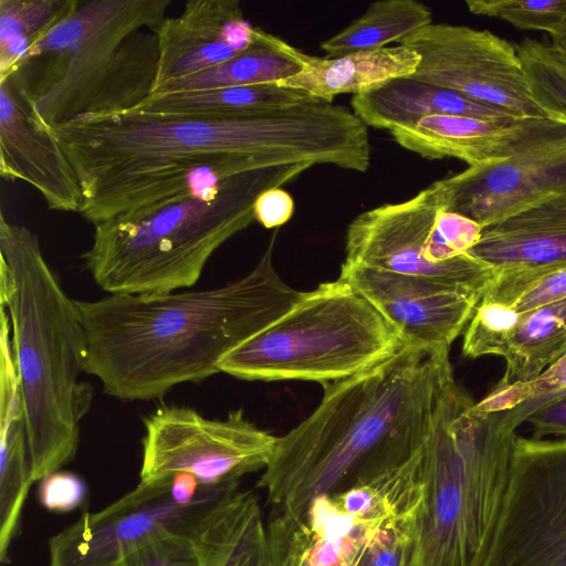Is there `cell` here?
Listing matches in <instances>:
<instances>
[{
	"instance_id": "9c48e42d",
	"label": "cell",
	"mask_w": 566,
	"mask_h": 566,
	"mask_svg": "<svg viewBox=\"0 0 566 566\" xmlns=\"http://www.w3.org/2000/svg\"><path fill=\"white\" fill-rule=\"evenodd\" d=\"M474 220L448 211L433 182L412 198L352 220L345 262L422 276L483 296L495 269L469 254L482 235Z\"/></svg>"
},
{
	"instance_id": "83f0119b",
	"label": "cell",
	"mask_w": 566,
	"mask_h": 566,
	"mask_svg": "<svg viewBox=\"0 0 566 566\" xmlns=\"http://www.w3.org/2000/svg\"><path fill=\"white\" fill-rule=\"evenodd\" d=\"M301 70V63L285 50L282 39L256 28L254 42L240 54L167 83L154 94L276 83Z\"/></svg>"
},
{
	"instance_id": "d6986e66",
	"label": "cell",
	"mask_w": 566,
	"mask_h": 566,
	"mask_svg": "<svg viewBox=\"0 0 566 566\" xmlns=\"http://www.w3.org/2000/svg\"><path fill=\"white\" fill-rule=\"evenodd\" d=\"M265 528L272 566H356L380 530L347 514L332 495L314 499L301 515L272 510Z\"/></svg>"
},
{
	"instance_id": "6da1fadb",
	"label": "cell",
	"mask_w": 566,
	"mask_h": 566,
	"mask_svg": "<svg viewBox=\"0 0 566 566\" xmlns=\"http://www.w3.org/2000/svg\"><path fill=\"white\" fill-rule=\"evenodd\" d=\"M53 130L81 184L80 214L93 226L214 199L228 178L251 170L308 164L364 172L371 156L367 126L326 101L230 119L132 109Z\"/></svg>"
},
{
	"instance_id": "30bf717a",
	"label": "cell",
	"mask_w": 566,
	"mask_h": 566,
	"mask_svg": "<svg viewBox=\"0 0 566 566\" xmlns=\"http://www.w3.org/2000/svg\"><path fill=\"white\" fill-rule=\"evenodd\" d=\"M171 476L140 482L97 512L83 514L49 541V566H120L138 547L159 536L196 537L239 486H203L189 505L170 491Z\"/></svg>"
},
{
	"instance_id": "8fae6325",
	"label": "cell",
	"mask_w": 566,
	"mask_h": 566,
	"mask_svg": "<svg viewBox=\"0 0 566 566\" xmlns=\"http://www.w3.org/2000/svg\"><path fill=\"white\" fill-rule=\"evenodd\" d=\"M144 424L140 482L186 472L201 486H238L266 468L277 440L241 409L212 419L190 407L161 406Z\"/></svg>"
},
{
	"instance_id": "7402d4cb",
	"label": "cell",
	"mask_w": 566,
	"mask_h": 566,
	"mask_svg": "<svg viewBox=\"0 0 566 566\" xmlns=\"http://www.w3.org/2000/svg\"><path fill=\"white\" fill-rule=\"evenodd\" d=\"M469 254L495 271L566 263V193L484 228Z\"/></svg>"
},
{
	"instance_id": "603a6c76",
	"label": "cell",
	"mask_w": 566,
	"mask_h": 566,
	"mask_svg": "<svg viewBox=\"0 0 566 566\" xmlns=\"http://www.w3.org/2000/svg\"><path fill=\"white\" fill-rule=\"evenodd\" d=\"M350 105L366 126L388 132L434 115L497 122L521 119L500 107L411 76L398 77L373 92L353 95Z\"/></svg>"
},
{
	"instance_id": "1f68e13d",
	"label": "cell",
	"mask_w": 566,
	"mask_h": 566,
	"mask_svg": "<svg viewBox=\"0 0 566 566\" xmlns=\"http://www.w3.org/2000/svg\"><path fill=\"white\" fill-rule=\"evenodd\" d=\"M515 46L534 102L547 119L566 125V54L531 38Z\"/></svg>"
},
{
	"instance_id": "b9f144b4",
	"label": "cell",
	"mask_w": 566,
	"mask_h": 566,
	"mask_svg": "<svg viewBox=\"0 0 566 566\" xmlns=\"http://www.w3.org/2000/svg\"><path fill=\"white\" fill-rule=\"evenodd\" d=\"M565 353H566V347H565ZM565 353H564V354H565Z\"/></svg>"
},
{
	"instance_id": "836d02e7",
	"label": "cell",
	"mask_w": 566,
	"mask_h": 566,
	"mask_svg": "<svg viewBox=\"0 0 566 566\" xmlns=\"http://www.w3.org/2000/svg\"><path fill=\"white\" fill-rule=\"evenodd\" d=\"M564 390H566V353L531 380L509 386L496 385L480 402H475V406L484 412L506 411L523 402Z\"/></svg>"
},
{
	"instance_id": "4dcf8cb0",
	"label": "cell",
	"mask_w": 566,
	"mask_h": 566,
	"mask_svg": "<svg viewBox=\"0 0 566 566\" xmlns=\"http://www.w3.org/2000/svg\"><path fill=\"white\" fill-rule=\"evenodd\" d=\"M566 298V263L496 271L481 301L528 312Z\"/></svg>"
},
{
	"instance_id": "8d00e7d4",
	"label": "cell",
	"mask_w": 566,
	"mask_h": 566,
	"mask_svg": "<svg viewBox=\"0 0 566 566\" xmlns=\"http://www.w3.org/2000/svg\"><path fill=\"white\" fill-rule=\"evenodd\" d=\"M38 493L46 510L66 513L84 502L87 488L78 475L59 470L40 480Z\"/></svg>"
},
{
	"instance_id": "9a60e30c",
	"label": "cell",
	"mask_w": 566,
	"mask_h": 566,
	"mask_svg": "<svg viewBox=\"0 0 566 566\" xmlns=\"http://www.w3.org/2000/svg\"><path fill=\"white\" fill-rule=\"evenodd\" d=\"M340 281L365 297L407 344L450 349L482 295L431 279L357 263L342 264Z\"/></svg>"
},
{
	"instance_id": "e575fe53",
	"label": "cell",
	"mask_w": 566,
	"mask_h": 566,
	"mask_svg": "<svg viewBox=\"0 0 566 566\" xmlns=\"http://www.w3.org/2000/svg\"><path fill=\"white\" fill-rule=\"evenodd\" d=\"M120 566H201L196 537L168 534L130 553Z\"/></svg>"
},
{
	"instance_id": "d4e9b609",
	"label": "cell",
	"mask_w": 566,
	"mask_h": 566,
	"mask_svg": "<svg viewBox=\"0 0 566 566\" xmlns=\"http://www.w3.org/2000/svg\"><path fill=\"white\" fill-rule=\"evenodd\" d=\"M201 566H272L258 497L237 491L196 536Z\"/></svg>"
},
{
	"instance_id": "ac0fdd59",
	"label": "cell",
	"mask_w": 566,
	"mask_h": 566,
	"mask_svg": "<svg viewBox=\"0 0 566 566\" xmlns=\"http://www.w3.org/2000/svg\"><path fill=\"white\" fill-rule=\"evenodd\" d=\"M255 29L238 0H190L158 27L156 93L167 83L216 66L247 50Z\"/></svg>"
},
{
	"instance_id": "cb8c5ba5",
	"label": "cell",
	"mask_w": 566,
	"mask_h": 566,
	"mask_svg": "<svg viewBox=\"0 0 566 566\" xmlns=\"http://www.w3.org/2000/svg\"><path fill=\"white\" fill-rule=\"evenodd\" d=\"M27 421L11 347L8 313L0 306V500L22 505L33 483Z\"/></svg>"
},
{
	"instance_id": "d590c367",
	"label": "cell",
	"mask_w": 566,
	"mask_h": 566,
	"mask_svg": "<svg viewBox=\"0 0 566 566\" xmlns=\"http://www.w3.org/2000/svg\"><path fill=\"white\" fill-rule=\"evenodd\" d=\"M417 517L382 527L368 542L356 566H403Z\"/></svg>"
},
{
	"instance_id": "5b68a950",
	"label": "cell",
	"mask_w": 566,
	"mask_h": 566,
	"mask_svg": "<svg viewBox=\"0 0 566 566\" xmlns=\"http://www.w3.org/2000/svg\"><path fill=\"white\" fill-rule=\"evenodd\" d=\"M170 4L72 0L3 78L50 128L135 109L155 87L156 31Z\"/></svg>"
},
{
	"instance_id": "3957f363",
	"label": "cell",
	"mask_w": 566,
	"mask_h": 566,
	"mask_svg": "<svg viewBox=\"0 0 566 566\" xmlns=\"http://www.w3.org/2000/svg\"><path fill=\"white\" fill-rule=\"evenodd\" d=\"M452 378L449 349L406 344L369 369L323 384L314 411L276 440L258 482L268 502L301 515L318 496L408 462L424 447Z\"/></svg>"
},
{
	"instance_id": "484cf974",
	"label": "cell",
	"mask_w": 566,
	"mask_h": 566,
	"mask_svg": "<svg viewBox=\"0 0 566 566\" xmlns=\"http://www.w3.org/2000/svg\"><path fill=\"white\" fill-rule=\"evenodd\" d=\"M307 94L263 83L247 86L151 94L137 108L144 112L203 118L230 119L254 115L265 109L308 103Z\"/></svg>"
},
{
	"instance_id": "4fadbf2b",
	"label": "cell",
	"mask_w": 566,
	"mask_h": 566,
	"mask_svg": "<svg viewBox=\"0 0 566 566\" xmlns=\"http://www.w3.org/2000/svg\"><path fill=\"white\" fill-rule=\"evenodd\" d=\"M442 203L478 222L497 224L566 193V125L531 119L510 156L434 181Z\"/></svg>"
},
{
	"instance_id": "ba28073f",
	"label": "cell",
	"mask_w": 566,
	"mask_h": 566,
	"mask_svg": "<svg viewBox=\"0 0 566 566\" xmlns=\"http://www.w3.org/2000/svg\"><path fill=\"white\" fill-rule=\"evenodd\" d=\"M407 343L358 292L337 279L304 292L285 314L228 353L220 371L244 380H342Z\"/></svg>"
},
{
	"instance_id": "7a4b0ae2",
	"label": "cell",
	"mask_w": 566,
	"mask_h": 566,
	"mask_svg": "<svg viewBox=\"0 0 566 566\" xmlns=\"http://www.w3.org/2000/svg\"><path fill=\"white\" fill-rule=\"evenodd\" d=\"M276 234L247 275L218 287L76 300L86 339L84 373L123 401L160 399L178 385L220 373L228 353L304 294L274 269Z\"/></svg>"
},
{
	"instance_id": "8992f818",
	"label": "cell",
	"mask_w": 566,
	"mask_h": 566,
	"mask_svg": "<svg viewBox=\"0 0 566 566\" xmlns=\"http://www.w3.org/2000/svg\"><path fill=\"white\" fill-rule=\"evenodd\" d=\"M516 426L452 378L423 448L424 495L403 566H482L506 490Z\"/></svg>"
},
{
	"instance_id": "74e56055",
	"label": "cell",
	"mask_w": 566,
	"mask_h": 566,
	"mask_svg": "<svg viewBox=\"0 0 566 566\" xmlns=\"http://www.w3.org/2000/svg\"><path fill=\"white\" fill-rule=\"evenodd\" d=\"M294 212V201L281 187L263 191L254 203L255 221L266 229L286 223Z\"/></svg>"
},
{
	"instance_id": "f546056e",
	"label": "cell",
	"mask_w": 566,
	"mask_h": 566,
	"mask_svg": "<svg viewBox=\"0 0 566 566\" xmlns=\"http://www.w3.org/2000/svg\"><path fill=\"white\" fill-rule=\"evenodd\" d=\"M72 0H0V78L70 9Z\"/></svg>"
},
{
	"instance_id": "e0dca14e",
	"label": "cell",
	"mask_w": 566,
	"mask_h": 566,
	"mask_svg": "<svg viewBox=\"0 0 566 566\" xmlns=\"http://www.w3.org/2000/svg\"><path fill=\"white\" fill-rule=\"evenodd\" d=\"M0 175L32 186L51 210L81 212L84 198L71 160L9 78L0 80Z\"/></svg>"
},
{
	"instance_id": "f1b7e54d",
	"label": "cell",
	"mask_w": 566,
	"mask_h": 566,
	"mask_svg": "<svg viewBox=\"0 0 566 566\" xmlns=\"http://www.w3.org/2000/svg\"><path fill=\"white\" fill-rule=\"evenodd\" d=\"M432 23V12L416 0H378L356 20L319 48L327 57H338L361 51H375Z\"/></svg>"
},
{
	"instance_id": "7c38bea8",
	"label": "cell",
	"mask_w": 566,
	"mask_h": 566,
	"mask_svg": "<svg viewBox=\"0 0 566 566\" xmlns=\"http://www.w3.org/2000/svg\"><path fill=\"white\" fill-rule=\"evenodd\" d=\"M482 566H566V439L516 437Z\"/></svg>"
},
{
	"instance_id": "60d3db41",
	"label": "cell",
	"mask_w": 566,
	"mask_h": 566,
	"mask_svg": "<svg viewBox=\"0 0 566 566\" xmlns=\"http://www.w3.org/2000/svg\"><path fill=\"white\" fill-rule=\"evenodd\" d=\"M549 43L566 54V30L558 35L551 36Z\"/></svg>"
},
{
	"instance_id": "44dd1931",
	"label": "cell",
	"mask_w": 566,
	"mask_h": 566,
	"mask_svg": "<svg viewBox=\"0 0 566 566\" xmlns=\"http://www.w3.org/2000/svg\"><path fill=\"white\" fill-rule=\"evenodd\" d=\"M530 122L434 115L389 133L398 145L426 159L455 158L476 166L510 156Z\"/></svg>"
},
{
	"instance_id": "5bb4252c",
	"label": "cell",
	"mask_w": 566,
	"mask_h": 566,
	"mask_svg": "<svg viewBox=\"0 0 566 566\" xmlns=\"http://www.w3.org/2000/svg\"><path fill=\"white\" fill-rule=\"evenodd\" d=\"M398 44L420 57L411 77L505 109L521 119L546 118L534 102L515 44L489 30L431 23Z\"/></svg>"
},
{
	"instance_id": "4316f807",
	"label": "cell",
	"mask_w": 566,
	"mask_h": 566,
	"mask_svg": "<svg viewBox=\"0 0 566 566\" xmlns=\"http://www.w3.org/2000/svg\"><path fill=\"white\" fill-rule=\"evenodd\" d=\"M424 495L423 448L408 462L332 496L358 521L386 527L418 516Z\"/></svg>"
},
{
	"instance_id": "2e32d148",
	"label": "cell",
	"mask_w": 566,
	"mask_h": 566,
	"mask_svg": "<svg viewBox=\"0 0 566 566\" xmlns=\"http://www.w3.org/2000/svg\"><path fill=\"white\" fill-rule=\"evenodd\" d=\"M566 298L517 313L513 308L480 301L464 333L462 353L478 358H504L506 369L499 386L537 377L565 353Z\"/></svg>"
},
{
	"instance_id": "d6a6232c",
	"label": "cell",
	"mask_w": 566,
	"mask_h": 566,
	"mask_svg": "<svg viewBox=\"0 0 566 566\" xmlns=\"http://www.w3.org/2000/svg\"><path fill=\"white\" fill-rule=\"evenodd\" d=\"M476 15L503 20L520 30L544 31L549 36L566 30V0H467Z\"/></svg>"
},
{
	"instance_id": "f35d334b",
	"label": "cell",
	"mask_w": 566,
	"mask_h": 566,
	"mask_svg": "<svg viewBox=\"0 0 566 566\" xmlns=\"http://www.w3.org/2000/svg\"><path fill=\"white\" fill-rule=\"evenodd\" d=\"M525 421L533 428V438L557 436L566 439V396L541 406Z\"/></svg>"
},
{
	"instance_id": "ffe728a7",
	"label": "cell",
	"mask_w": 566,
	"mask_h": 566,
	"mask_svg": "<svg viewBox=\"0 0 566 566\" xmlns=\"http://www.w3.org/2000/svg\"><path fill=\"white\" fill-rule=\"evenodd\" d=\"M283 44L301 63L302 70L276 84L326 102H333L339 94L369 93L395 78L411 76L420 61L416 51L402 44L338 57L313 56L285 41Z\"/></svg>"
},
{
	"instance_id": "277c9868",
	"label": "cell",
	"mask_w": 566,
	"mask_h": 566,
	"mask_svg": "<svg viewBox=\"0 0 566 566\" xmlns=\"http://www.w3.org/2000/svg\"><path fill=\"white\" fill-rule=\"evenodd\" d=\"M0 306L23 400L33 481L77 452L93 388L80 380L86 339L76 300L63 290L31 229L0 216Z\"/></svg>"
},
{
	"instance_id": "52a82bcc",
	"label": "cell",
	"mask_w": 566,
	"mask_h": 566,
	"mask_svg": "<svg viewBox=\"0 0 566 566\" xmlns=\"http://www.w3.org/2000/svg\"><path fill=\"white\" fill-rule=\"evenodd\" d=\"M311 167L251 170L228 178L214 199L185 198L96 224L81 255L83 265L109 294L160 295L192 287L212 254L255 221L256 198Z\"/></svg>"
},
{
	"instance_id": "ab89813d",
	"label": "cell",
	"mask_w": 566,
	"mask_h": 566,
	"mask_svg": "<svg viewBox=\"0 0 566 566\" xmlns=\"http://www.w3.org/2000/svg\"><path fill=\"white\" fill-rule=\"evenodd\" d=\"M202 489L199 481L189 473L179 472L171 475L170 491L174 499L181 505L193 503Z\"/></svg>"
}]
</instances>
